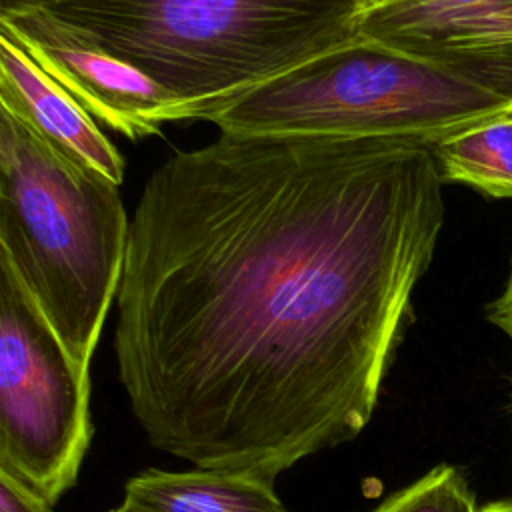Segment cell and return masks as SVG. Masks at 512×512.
Returning a JSON list of instances; mask_svg holds the SVG:
<instances>
[{
	"label": "cell",
	"instance_id": "1",
	"mask_svg": "<svg viewBox=\"0 0 512 512\" xmlns=\"http://www.w3.org/2000/svg\"><path fill=\"white\" fill-rule=\"evenodd\" d=\"M430 148L240 136L168 156L130 218L118 378L146 440L274 480L370 422L444 226Z\"/></svg>",
	"mask_w": 512,
	"mask_h": 512
},
{
	"label": "cell",
	"instance_id": "2",
	"mask_svg": "<svg viewBox=\"0 0 512 512\" xmlns=\"http://www.w3.org/2000/svg\"><path fill=\"white\" fill-rule=\"evenodd\" d=\"M186 104L190 120L358 40L360 0H40Z\"/></svg>",
	"mask_w": 512,
	"mask_h": 512
},
{
	"label": "cell",
	"instance_id": "3",
	"mask_svg": "<svg viewBox=\"0 0 512 512\" xmlns=\"http://www.w3.org/2000/svg\"><path fill=\"white\" fill-rule=\"evenodd\" d=\"M128 236L118 184L0 108V268L84 366L118 296Z\"/></svg>",
	"mask_w": 512,
	"mask_h": 512
},
{
	"label": "cell",
	"instance_id": "4",
	"mask_svg": "<svg viewBox=\"0 0 512 512\" xmlns=\"http://www.w3.org/2000/svg\"><path fill=\"white\" fill-rule=\"evenodd\" d=\"M510 114L512 98L358 36L242 94L206 122L240 136L386 138L434 148Z\"/></svg>",
	"mask_w": 512,
	"mask_h": 512
},
{
	"label": "cell",
	"instance_id": "5",
	"mask_svg": "<svg viewBox=\"0 0 512 512\" xmlns=\"http://www.w3.org/2000/svg\"><path fill=\"white\" fill-rule=\"evenodd\" d=\"M88 400V366L0 268V470L58 502L90 446Z\"/></svg>",
	"mask_w": 512,
	"mask_h": 512
},
{
	"label": "cell",
	"instance_id": "6",
	"mask_svg": "<svg viewBox=\"0 0 512 512\" xmlns=\"http://www.w3.org/2000/svg\"><path fill=\"white\" fill-rule=\"evenodd\" d=\"M0 32L98 124L122 136L138 140L160 134L164 124L190 120L184 102L40 0L4 2Z\"/></svg>",
	"mask_w": 512,
	"mask_h": 512
},
{
	"label": "cell",
	"instance_id": "7",
	"mask_svg": "<svg viewBox=\"0 0 512 512\" xmlns=\"http://www.w3.org/2000/svg\"><path fill=\"white\" fill-rule=\"evenodd\" d=\"M358 36L512 98V0H392L364 12Z\"/></svg>",
	"mask_w": 512,
	"mask_h": 512
},
{
	"label": "cell",
	"instance_id": "8",
	"mask_svg": "<svg viewBox=\"0 0 512 512\" xmlns=\"http://www.w3.org/2000/svg\"><path fill=\"white\" fill-rule=\"evenodd\" d=\"M0 108L78 166L122 184L126 162L98 122L10 36L0 32Z\"/></svg>",
	"mask_w": 512,
	"mask_h": 512
},
{
	"label": "cell",
	"instance_id": "9",
	"mask_svg": "<svg viewBox=\"0 0 512 512\" xmlns=\"http://www.w3.org/2000/svg\"><path fill=\"white\" fill-rule=\"evenodd\" d=\"M274 480L232 470H144L124 484L134 512H288Z\"/></svg>",
	"mask_w": 512,
	"mask_h": 512
},
{
	"label": "cell",
	"instance_id": "10",
	"mask_svg": "<svg viewBox=\"0 0 512 512\" xmlns=\"http://www.w3.org/2000/svg\"><path fill=\"white\" fill-rule=\"evenodd\" d=\"M442 180L490 198H512V114L470 128L430 148Z\"/></svg>",
	"mask_w": 512,
	"mask_h": 512
},
{
	"label": "cell",
	"instance_id": "11",
	"mask_svg": "<svg viewBox=\"0 0 512 512\" xmlns=\"http://www.w3.org/2000/svg\"><path fill=\"white\" fill-rule=\"evenodd\" d=\"M468 482L454 466L440 464L392 492L370 512H478Z\"/></svg>",
	"mask_w": 512,
	"mask_h": 512
},
{
	"label": "cell",
	"instance_id": "12",
	"mask_svg": "<svg viewBox=\"0 0 512 512\" xmlns=\"http://www.w3.org/2000/svg\"><path fill=\"white\" fill-rule=\"evenodd\" d=\"M50 502L0 470V512H50Z\"/></svg>",
	"mask_w": 512,
	"mask_h": 512
},
{
	"label": "cell",
	"instance_id": "13",
	"mask_svg": "<svg viewBox=\"0 0 512 512\" xmlns=\"http://www.w3.org/2000/svg\"><path fill=\"white\" fill-rule=\"evenodd\" d=\"M486 316L498 330H502L512 340V260H510L508 280L502 292L488 304Z\"/></svg>",
	"mask_w": 512,
	"mask_h": 512
},
{
	"label": "cell",
	"instance_id": "14",
	"mask_svg": "<svg viewBox=\"0 0 512 512\" xmlns=\"http://www.w3.org/2000/svg\"><path fill=\"white\" fill-rule=\"evenodd\" d=\"M478 512H512V500H498L482 506Z\"/></svg>",
	"mask_w": 512,
	"mask_h": 512
},
{
	"label": "cell",
	"instance_id": "15",
	"mask_svg": "<svg viewBox=\"0 0 512 512\" xmlns=\"http://www.w3.org/2000/svg\"><path fill=\"white\" fill-rule=\"evenodd\" d=\"M368 10H372V8H378V6H384V4H388V2H392V0H360Z\"/></svg>",
	"mask_w": 512,
	"mask_h": 512
},
{
	"label": "cell",
	"instance_id": "16",
	"mask_svg": "<svg viewBox=\"0 0 512 512\" xmlns=\"http://www.w3.org/2000/svg\"><path fill=\"white\" fill-rule=\"evenodd\" d=\"M110 512H134V510H130L128 506H124V504H120L118 508H114V510H110Z\"/></svg>",
	"mask_w": 512,
	"mask_h": 512
}]
</instances>
